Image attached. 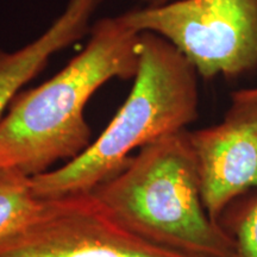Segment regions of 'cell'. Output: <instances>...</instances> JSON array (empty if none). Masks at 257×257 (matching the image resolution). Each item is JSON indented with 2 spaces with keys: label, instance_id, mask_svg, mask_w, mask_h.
<instances>
[{
  "label": "cell",
  "instance_id": "8fae6325",
  "mask_svg": "<svg viewBox=\"0 0 257 257\" xmlns=\"http://www.w3.org/2000/svg\"><path fill=\"white\" fill-rule=\"evenodd\" d=\"M136 2H140L141 4H143V6H157L173 2V0H136Z\"/></svg>",
  "mask_w": 257,
  "mask_h": 257
},
{
  "label": "cell",
  "instance_id": "3957f363",
  "mask_svg": "<svg viewBox=\"0 0 257 257\" xmlns=\"http://www.w3.org/2000/svg\"><path fill=\"white\" fill-rule=\"evenodd\" d=\"M91 193L148 242L193 257H237L234 239L202 201L187 128L143 147Z\"/></svg>",
  "mask_w": 257,
  "mask_h": 257
},
{
  "label": "cell",
  "instance_id": "277c9868",
  "mask_svg": "<svg viewBox=\"0 0 257 257\" xmlns=\"http://www.w3.org/2000/svg\"><path fill=\"white\" fill-rule=\"evenodd\" d=\"M137 32L173 44L202 79L257 68V0H173L123 14Z\"/></svg>",
  "mask_w": 257,
  "mask_h": 257
},
{
  "label": "cell",
  "instance_id": "9c48e42d",
  "mask_svg": "<svg viewBox=\"0 0 257 257\" xmlns=\"http://www.w3.org/2000/svg\"><path fill=\"white\" fill-rule=\"evenodd\" d=\"M219 224L236 242L237 257H257V194L232 202L221 214Z\"/></svg>",
  "mask_w": 257,
  "mask_h": 257
},
{
  "label": "cell",
  "instance_id": "ba28073f",
  "mask_svg": "<svg viewBox=\"0 0 257 257\" xmlns=\"http://www.w3.org/2000/svg\"><path fill=\"white\" fill-rule=\"evenodd\" d=\"M41 204L31 176L17 169H0V238L27 223Z\"/></svg>",
  "mask_w": 257,
  "mask_h": 257
},
{
  "label": "cell",
  "instance_id": "8992f818",
  "mask_svg": "<svg viewBox=\"0 0 257 257\" xmlns=\"http://www.w3.org/2000/svg\"><path fill=\"white\" fill-rule=\"evenodd\" d=\"M206 211L219 223L238 199L257 194V101L231 98L224 119L189 131Z\"/></svg>",
  "mask_w": 257,
  "mask_h": 257
},
{
  "label": "cell",
  "instance_id": "6da1fadb",
  "mask_svg": "<svg viewBox=\"0 0 257 257\" xmlns=\"http://www.w3.org/2000/svg\"><path fill=\"white\" fill-rule=\"evenodd\" d=\"M78 56L38 87L15 96L0 120V169L29 176L43 174L59 161H70L91 144L85 107L112 79L138 70L141 34L123 15L100 19Z\"/></svg>",
  "mask_w": 257,
  "mask_h": 257
},
{
  "label": "cell",
  "instance_id": "5b68a950",
  "mask_svg": "<svg viewBox=\"0 0 257 257\" xmlns=\"http://www.w3.org/2000/svg\"><path fill=\"white\" fill-rule=\"evenodd\" d=\"M0 257H193L125 227L91 192L42 200L36 213L0 238Z\"/></svg>",
  "mask_w": 257,
  "mask_h": 257
},
{
  "label": "cell",
  "instance_id": "30bf717a",
  "mask_svg": "<svg viewBox=\"0 0 257 257\" xmlns=\"http://www.w3.org/2000/svg\"><path fill=\"white\" fill-rule=\"evenodd\" d=\"M231 98L242 99V100L257 101V86L252 88H244L240 89V91L233 92L232 94H231Z\"/></svg>",
  "mask_w": 257,
  "mask_h": 257
},
{
  "label": "cell",
  "instance_id": "52a82bcc",
  "mask_svg": "<svg viewBox=\"0 0 257 257\" xmlns=\"http://www.w3.org/2000/svg\"><path fill=\"white\" fill-rule=\"evenodd\" d=\"M104 0H69L46 32L16 51L0 48V120L25 83L46 68L51 55L89 32V22Z\"/></svg>",
  "mask_w": 257,
  "mask_h": 257
},
{
  "label": "cell",
  "instance_id": "7a4b0ae2",
  "mask_svg": "<svg viewBox=\"0 0 257 257\" xmlns=\"http://www.w3.org/2000/svg\"><path fill=\"white\" fill-rule=\"evenodd\" d=\"M138 70L120 110L94 142L60 168L32 176L41 200L91 192L117 174L130 153L186 130L198 118V72L168 41L141 32Z\"/></svg>",
  "mask_w": 257,
  "mask_h": 257
}]
</instances>
